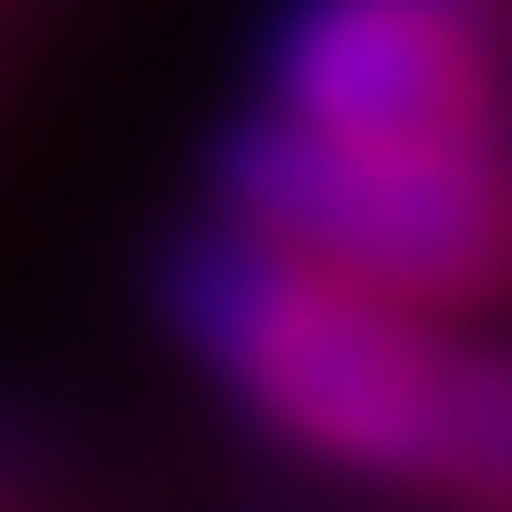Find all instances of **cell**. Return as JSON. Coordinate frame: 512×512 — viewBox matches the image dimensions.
I'll list each match as a JSON object with an SVG mask.
<instances>
[{
	"label": "cell",
	"instance_id": "obj_1",
	"mask_svg": "<svg viewBox=\"0 0 512 512\" xmlns=\"http://www.w3.org/2000/svg\"><path fill=\"white\" fill-rule=\"evenodd\" d=\"M157 314L262 439L304 450L314 471L408 492L429 377H439V335L408 304L324 272L314 251L272 241V230L209 220L168 241Z\"/></svg>",
	"mask_w": 512,
	"mask_h": 512
},
{
	"label": "cell",
	"instance_id": "obj_6",
	"mask_svg": "<svg viewBox=\"0 0 512 512\" xmlns=\"http://www.w3.org/2000/svg\"><path fill=\"white\" fill-rule=\"evenodd\" d=\"M439 21H460V32H481L492 53H512V0H429Z\"/></svg>",
	"mask_w": 512,
	"mask_h": 512
},
{
	"label": "cell",
	"instance_id": "obj_4",
	"mask_svg": "<svg viewBox=\"0 0 512 512\" xmlns=\"http://www.w3.org/2000/svg\"><path fill=\"white\" fill-rule=\"evenodd\" d=\"M408 492L450 512H512V356L502 345H439Z\"/></svg>",
	"mask_w": 512,
	"mask_h": 512
},
{
	"label": "cell",
	"instance_id": "obj_2",
	"mask_svg": "<svg viewBox=\"0 0 512 512\" xmlns=\"http://www.w3.org/2000/svg\"><path fill=\"white\" fill-rule=\"evenodd\" d=\"M209 189L220 220L272 230L408 314L512 293V126L450 147H335L293 115H241Z\"/></svg>",
	"mask_w": 512,
	"mask_h": 512
},
{
	"label": "cell",
	"instance_id": "obj_3",
	"mask_svg": "<svg viewBox=\"0 0 512 512\" xmlns=\"http://www.w3.org/2000/svg\"><path fill=\"white\" fill-rule=\"evenodd\" d=\"M272 115L335 147H450L512 126V53L429 0H293L272 32Z\"/></svg>",
	"mask_w": 512,
	"mask_h": 512
},
{
	"label": "cell",
	"instance_id": "obj_5",
	"mask_svg": "<svg viewBox=\"0 0 512 512\" xmlns=\"http://www.w3.org/2000/svg\"><path fill=\"white\" fill-rule=\"evenodd\" d=\"M0 512H63V450L11 398H0Z\"/></svg>",
	"mask_w": 512,
	"mask_h": 512
}]
</instances>
